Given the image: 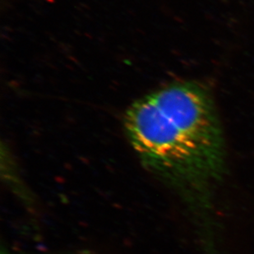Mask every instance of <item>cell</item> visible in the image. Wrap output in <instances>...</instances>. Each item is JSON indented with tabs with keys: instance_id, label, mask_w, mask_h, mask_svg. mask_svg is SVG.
<instances>
[{
	"instance_id": "obj_1",
	"label": "cell",
	"mask_w": 254,
	"mask_h": 254,
	"mask_svg": "<svg viewBox=\"0 0 254 254\" xmlns=\"http://www.w3.org/2000/svg\"><path fill=\"white\" fill-rule=\"evenodd\" d=\"M125 127L146 166L171 181L203 192L225 167V141L213 100L192 81L167 85L137 100Z\"/></svg>"
}]
</instances>
